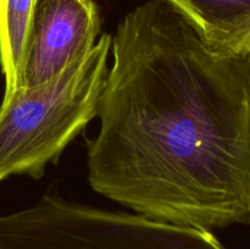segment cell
Masks as SVG:
<instances>
[{
  "label": "cell",
  "instance_id": "7a4b0ae2",
  "mask_svg": "<svg viewBox=\"0 0 250 249\" xmlns=\"http://www.w3.org/2000/svg\"><path fill=\"white\" fill-rule=\"evenodd\" d=\"M112 36L103 33L80 60L55 77L22 88L0 105V182L43 177L66 146L98 116Z\"/></svg>",
  "mask_w": 250,
  "mask_h": 249
},
{
  "label": "cell",
  "instance_id": "8992f818",
  "mask_svg": "<svg viewBox=\"0 0 250 249\" xmlns=\"http://www.w3.org/2000/svg\"><path fill=\"white\" fill-rule=\"evenodd\" d=\"M34 4L36 0H0V68L5 84L2 102L23 88Z\"/></svg>",
  "mask_w": 250,
  "mask_h": 249
},
{
  "label": "cell",
  "instance_id": "6da1fadb",
  "mask_svg": "<svg viewBox=\"0 0 250 249\" xmlns=\"http://www.w3.org/2000/svg\"><path fill=\"white\" fill-rule=\"evenodd\" d=\"M111 53L90 187L180 226L250 224V58L210 49L166 0L125 15Z\"/></svg>",
  "mask_w": 250,
  "mask_h": 249
},
{
  "label": "cell",
  "instance_id": "277c9868",
  "mask_svg": "<svg viewBox=\"0 0 250 249\" xmlns=\"http://www.w3.org/2000/svg\"><path fill=\"white\" fill-rule=\"evenodd\" d=\"M102 20L95 0H36L23 88L46 82L97 43Z\"/></svg>",
  "mask_w": 250,
  "mask_h": 249
},
{
  "label": "cell",
  "instance_id": "5b68a950",
  "mask_svg": "<svg viewBox=\"0 0 250 249\" xmlns=\"http://www.w3.org/2000/svg\"><path fill=\"white\" fill-rule=\"evenodd\" d=\"M212 50L250 58V0H166Z\"/></svg>",
  "mask_w": 250,
  "mask_h": 249
},
{
  "label": "cell",
  "instance_id": "3957f363",
  "mask_svg": "<svg viewBox=\"0 0 250 249\" xmlns=\"http://www.w3.org/2000/svg\"><path fill=\"white\" fill-rule=\"evenodd\" d=\"M0 249H226L211 231L44 194L0 215Z\"/></svg>",
  "mask_w": 250,
  "mask_h": 249
}]
</instances>
